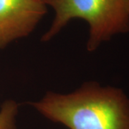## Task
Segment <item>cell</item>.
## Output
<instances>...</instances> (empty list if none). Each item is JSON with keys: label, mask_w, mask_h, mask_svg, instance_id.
<instances>
[{"label": "cell", "mask_w": 129, "mask_h": 129, "mask_svg": "<svg viewBox=\"0 0 129 129\" xmlns=\"http://www.w3.org/2000/svg\"><path fill=\"white\" fill-rule=\"evenodd\" d=\"M32 105L70 129H129V98L121 89L87 82L69 94L47 92Z\"/></svg>", "instance_id": "6da1fadb"}, {"label": "cell", "mask_w": 129, "mask_h": 129, "mask_svg": "<svg viewBox=\"0 0 129 129\" xmlns=\"http://www.w3.org/2000/svg\"><path fill=\"white\" fill-rule=\"evenodd\" d=\"M54 9L55 19L42 37L47 42L73 19H84L89 25L87 50L95 51L103 42L129 32V0H42Z\"/></svg>", "instance_id": "7a4b0ae2"}, {"label": "cell", "mask_w": 129, "mask_h": 129, "mask_svg": "<svg viewBox=\"0 0 129 129\" xmlns=\"http://www.w3.org/2000/svg\"><path fill=\"white\" fill-rule=\"evenodd\" d=\"M46 12L42 0H0V49L32 33Z\"/></svg>", "instance_id": "3957f363"}, {"label": "cell", "mask_w": 129, "mask_h": 129, "mask_svg": "<svg viewBox=\"0 0 129 129\" xmlns=\"http://www.w3.org/2000/svg\"><path fill=\"white\" fill-rule=\"evenodd\" d=\"M18 104L12 100L5 101L0 110V129H17L16 116Z\"/></svg>", "instance_id": "277c9868"}]
</instances>
